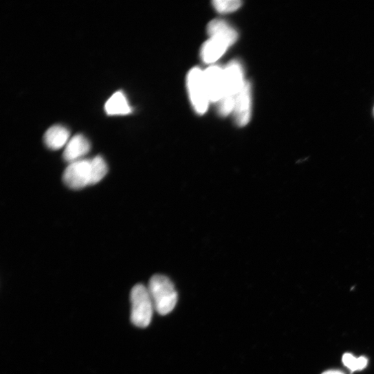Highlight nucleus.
<instances>
[{
    "label": "nucleus",
    "instance_id": "nucleus-10",
    "mask_svg": "<svg viewBox=\"0 0 374 374\" xmlns=\"http://www.w3.org/2000/svg\"><path fill=\"white\" fill-rule=\"evenodd\" d=\"M70 133L62 125L51 126L45 133L44 142L46 146L52 150H58L66 146L69 142Z\"/></svg>",
    "mask_w": 374,
    "mask_h": 374
},
{
    "label": "nucleus",
    "instance_id": "nucleus-13",
    "mask_svg": "<svg viewBox=\"0 0 374 374\" xmlns=\"http://www.w3.org/2000/svg\"><path fill=\"white\" fill-rule=\"evenodd\" d=\"M215 10L221 14H228L238 10L242 6L240 0H215L212 3Z\"/></svg>",
    "mask_w": 374,
    "mask_h": 374
},
{
    "label": "nucleus",
    "instance_id": "nucleus-5",
    "mask_svg": "<svg viewBox=\"0 0 374 374\" xmlns=\"http://www.w3.org/2000/svg\"><path fill=\"white\" fill-rule=\"evenodd\" d=\"M245 81L243 66L240 62H230L224 69V91L221 100L235 101Z\"/></svg>",
    "mask_w": 374,
    "mask_h": 374
},
{
    "label": "nucleus",
    "instance_id": "nucleus-7",
    "mask_svg": "<svg viewBox=\"0 0 374 374\" xmlns=\"http://www.w3.org/2000/svg\"><path fill=\"white\" fill-rule=\"evenodd\" d=\"M204 78L210 100L219 102L223 96L224 69L219 66H212L204 72Z\"/></svg>",
    "mask_w": 374,
    "mask_h": 374
},
{
    "label": "nucleus",
    "instance_id": "nucleus-1",
    "mask_svg": "<svg viewBox=\"0 0 374 374\" xmlns=\"http://www.w3.org/2000/svg\"><path fill=\"white\" fill-rule=\"evenodd\" d=\"M108 171L107 162L101 155H98L69 164L63 173V179L70 189L80 190L99 183Z\"/></svg>",
    "mask_w": 374,
    "mask_h": 374
},
{
    "label": "nucleus",
    "instance_id": "nucleus-3",
    "mask_svg": "<svg viewBox=\"0 0 374 374\" xmlns=\"http://www.w3.org/2000/svg\"><path fill=\"white\" fill-rule=\"evenodd\" d=\"M132 323L140 328L147 327L151 322L154 305L148 288L143 285H137L131 292Z\"/></svg>",
    "mask_w": 374,
    "mask_h": 374
},
{
    "label": "nucleus",
    "instance_id": "nucleus-2",
    "mask_svg": "<svg viewBox=\"0 0 374 374\" xmlns=\"http://www.w3.org/2000/svg\"><path fill=\"white\" fill-rule=\"evenodd\" d=\"M148 289L155 310L160 315H168L174 309L177 302V293L169 278L162 274L153 276Z\"/></svg>",
    "mask_w": 374,
    "mask_h": 374
},
{
    "label": "nucleus",
    "instance_id": "nucleus-12",
    "mask_svg": "<svg viewBox=\"0 0 374 374\" xmlns=\"http://www.w3.org/2000/svg\"><path fill=\"white\" fill-rule=\"evenodd\" d=\"M105 110L109 116L128 115L132 109L122 91L113 94L105 104Z\"/></svg>",
    "mask_w": 374,
    "mask_h": 374
},
{
    "label": "nucleus",
    "instance_id": "nucleus-14",
    "mask_svg": "<svg viewBox=\"0 0 374 374\" xmlns=\"http://www.w3.org/2000/svg\"><path fill=\"white\" fill-rule=\"evenodd\" d=\"M342 362L353 372L364 368L367 365L368 360L365 357L355 358L351 353H345L342 357Z\"/></svg>",
    "mask_w": 374,
    "mask_h": 374
},
{
    "label": "nucleus",
    "instance_id": "nucleus-9",
    "mask_svg": "<svg viewBox=\"0 0 374 374\" xmlns=\"http://www.w3.org/2000/svg\"><path fill=\"white\" fill-rule=\"evenodd\" d=\"M230 45L224 40L217 37L210 38L201 48V58L206 63L217 61L226 52Z\"/></svg>",
    "mask_w": 374,
    "mask_h": 374
},
{
    "label": "nucleus",
    "instance_id": "nucleus-6",
    "mask_svg": "<svg viewBox=\"0 0 374 374\" xmlns=\"http://www.w3.org/2000/svg\"><path fill=\"white\" fill-rule=\"evenodd\" d=\"M233 113L238 126L243 127L250 122L252 113V87L248 81H245L236 97Z\"/></svg>",
    "mask_w": 374,
    "mask_h": 374
},
{
    "label": "nucleus",
    "instance_id": "nucleus-15",
    "mask_svg": "<svg viewBox=\"0 0 374 374\" xmlns=\"http://www.w3.org/2000/svg\"><path fill=\"white\" fill-rule=\"evenodd\" d=\"M322 374H344L342 371L338 370H329Z\"/></svg>",
    "mask_w": 374,
    "mask_h": 374
},
{
    "label": "nucleus",
    "instance_id": "nucleus-8",
    "mask_svg": "<svg viewBox=\"0 0 374 374\" xmlns=\"http://www.w3.org/2000/svg\"><path fill=\"white\" fill-rule=\"evenodd\" d=\"M90 148V143L84 135H76L65 146L63 158L69 164L78 161L89 152Z\"/></svg>",
    "mask_w": 374,
    "mask_h": 374
},
{
    "label": "nucleus",
    "instance_id": "nucleus-4",
    "mask_svg": "<svg viewBox=\"0 0 374 374\" xmlns=\"http://www.w3.org/2000/svg\"><path fill=\"white\" fill-rule=\"evenodd\" d=\"M187 87L190 94V100L197 113L205 114L210 102L207 89L204 72L198 67L193 68L187 76Z\"/></svg>",
    "mask_w": 374,
    "mask_h": 374
},
{
    "label": "nucleus",
    "instance_id": "nucleus-11",
    "mask_svg": "<svg viewBox=\"0 0 374 374\" xmlns=\"http://www.w3.org/2000/svg\"><path fill=\"white\" fill-rule=\"evenodd\" d=\"M210 38L217 37L226 41L230 46L238 39V33L228 23L222 20H214L208 26Z\"/></svg>",
    "mask_w": 374,
    "mask_h": 374
}]
</instances>
